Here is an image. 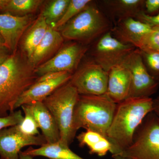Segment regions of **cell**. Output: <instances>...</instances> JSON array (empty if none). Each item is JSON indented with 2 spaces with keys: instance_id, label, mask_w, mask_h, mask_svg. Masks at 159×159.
Segmentation results:
<instances>
[{
  "instance_id": "1",
  "label": "cell",
  "mask_w": 159,
  "mask_h": 159,
  "mask_svg": "<svg viewBox=\"0 0 159 159\" xmlns=\"http://www.w3.org/2000/svg\"><path fill=\"white\" fill-rule=\"evenodd\" d=\"M153 111V99L150 97H130L117 103L107 133L112 155L120 154L131 145L137 128Z\"/></svg>"
},
{
  "instance_id": "2",
  "label": "cell",
  "mask_w": 159,
  "mask_h": 159,
  "mask_svg": "<svg viewBox=\"0 0 159 159\" xmlns=\"http://www.w3.org/2000/svg\"><path fill=\"white\" fill-rule=\"evenodd\" d=\"M38 78L21 51L10 54L0 66V116L14 111L20 97Z\"/></svg>"
},
{
  "instance_id": "3",
  "label": "cell",
  "mask_w": 159,
  "mask_h": 159,
  "mask_svg": "<svg viewBox=\"0 0 159 159\" xmlns=\"http://www.w3.org/2000/svg\"><path fill=\"white\" fill-rule=\"evenodd\" d=\"M116 104L107 94L101 96L79 95L73 116V127L75 133L82 128L107 138Z\"/></svg>"
},
{
  "instance_id": "4",
  "label": "cell",
  "mask_w": 159,
  "mask_h": 159,
  "mask_svg": "<svg viewBox=\"0 0 159 159\" xmlns=\"http://www.w3.org/2000/svg\"><path fill=\"white\" fill-rule=\"evenodd\" d=\"M92 1L61 29L65 39L86 45L111 31L113 25Z\"/></svg>"
},
{
  "instance_id": "5",
  "label": "cell",
  "mask_w": 159,
  "mask_h": 159,
  "mask_svg": "<svg viewBox=\"0 0 159 159\" xmlns=\"http://www.w3.org/2000/svg\"><path fill=\"white\" fill-rule=\"evenodd\" d=\"M79 95L69 81L43 101L57 122L60 133L59 141L69 146L76 134L73 129V116Z\"/></svg>"
},
{
  "instance_id": "6",
  "label": "cell",
  "mask_w": 159,
  "mask_h": 159,
  "mask_svg": "<svg viewBox=\"0 0 159 159\" xmlns=\"http://www.w3.org/2000/svg\"><path fill=\"white\" fill-rule=\"evenodd\" d=\"M133 159H159V118L153 112L137 128L131 145L119 154Z\"/></svg>"
},
{
  "instance_id": "7",
  "label": "cell",
  "mask_w": 159,
  "mask_h": 159,
  "mask_svg": "<svg viewBox=\"0 0 159 159\" xmlns=\"http://www.w3.org/2000/svg\"><path fill=\"white\" fill-rule=\"evenodd\" d=\"M88 49L86 45L76 42L68 44L34 69L35 74L39 77L62 72L73 74Z\"/></svg>"
},
{
  "instance_id": "8",
  "label": "cell",
  "mask_w": 159,
  "mask_h": 159,
  "mask_svg": "<svg viewBox=\"0 0 159 159\" xmlns=\"http://www.w3.org/2000/svg\"><path fill=\"white\" fill-rule=\"evenodd\" d=\"M108 72L93 61L78 68L70 82L80 95L101 96L107 92Z\"/></svg>"
},
{
  "instance_id": "9",
  "label": "cell",
  "mask_w": 159,
  "mask_h": 159,
  "mask_svg": "<svg viewBox=\"0 0 159 159\" xmlns=\"http://www.w3.org/2000/svg\"><path fill=\"white\" fill-rule=\"evenodd\" d=\"M95 42L92 51L93 61L108 72L114 66L124 61L136 48L120 42L112 35L111 31Z\"/></svg>"
},
{
  "instance_id": "10",
  "label": "cell",
  "mask_w": 159,
  "mask_h": 159,
  "mask_svg": "<svg viewBox=\"0 0 159 159\" xmlns=\"http://www.w3.org/2000/svg\"><path fill=\"white\" fill-rule=\"evenodd\" d=\"M131 74L130 97H150L156 93L159 82L152 77L145 67L139 49H136L124 60Z\"/></svg>"
},
{
  "instance_id": "11",
  "label": "cell",
  "mask_w": 159,
  "mask_h": 159,
  "mask_svg": "<svg viewBox=\"0 0 159 159\" xmlns=\"http://www.w3.org/2000/svg\"><path fill=\"white\" fill-rule=\"evenodd\" d=\"M47 143L43 135L30 136L23 133L17 125L0 131V157L19 159L21 149L29 145L42 146Z\"/></svg>"
},
{
  "instance_id": "12",
  "label": "cell",
  "mask_w": 159,
  "mask_h": 159,
  "mask_svg": "<svg viewBox=\"0 0 159 159\" xmlns=\"http://www.w3.org/2000/svg\"><path fill=\"white\" fill-rule=\"evenodd\" d=\"M72 75L67 72H62L39 77L36 82L20 97L15 110L25 104L43 102L60 87L69 82Z\"/></svg>"
},
{
  "instance_id": "13",
  "label": "cell",
  "mask_w": 159,
  "mask_h": 159,
  "mask_svg": "<svg viewBox=\"0 0 159 159\" xmlns=\"http://www.w3.org/2000/svg\"><path fill=\"white\" fill-rule=\"evenodd\" d=\"M34 20L32 14L17 16L0 14V35L11 54L17 51L22 38Z\"/></svg>"
},
{
  "instance_id": "14",
  "label": "cell",
  "mask_w": 159,
  "mask_h": 159,
  "mask_svg": "<svg viewBox=\"0 0 159 159\" xmlns=\"http://www.w3.org/2000/svg\"><path fill=\"white\" fill-rule=\"evenodd\" d=\"M152 27L134 18L119 21L111 29L112 35L120 42L138 48L140 42L151 31Z\"/></svg>"
},
{
  "instance_id": "15",
  "label": "cell",
  "mask_w": 159,
  "mask_h": 159,
  "mask_svg": "<svg viewBox=\"0 0 159 159\" xmlns=\"http://www.w3.org/2000/svg\"><path fill=\"white\" fill-rule=\"evenodd\" d=\"M131 74L124 61L114 66L108 72L107 95L114 102L119 103L129 97Z\"/></svg>"
},
{
  "instance_id": "16",
  "label": "cell",
  "mask_w": 159,
  "mask_h": 159,
  "mask_svg": "<svg viewBox=\"0 0 159 159\" xmlns=\"http://www.w3.org/2000/svg\"><path fill=\"white\" fill-rule=\"evenodd\" d=\"M100 9L114 25L121 20L135 18L139 12L144 11V0H103L99 1Z\"/></svg>"
},
{
  "instance_id": "17",
  "label": "cell",
  "mask_w": 159,
  "mask_h": 159,
  "mask_svg": "<svg viewBox=\"0 0 159 159\" xmlns=\"http://www.w3.org/2000/svg\"><path fill=\"white\" fill-rule=\"evenodd\" d=\"M64 39L59 31L48 26L44 37L28 60L31 66L35 69L47 61L49 57L59 50Z\"/></svg>"
},
{
  "instance_id": "18",
  "label": "cell",
  "mask_w": 159,
  "mask_h": 159,
  "mask_svg": "<svg viewBox=\"0 0 159 159\" xmlns=\"http://www.w3.org/2000/svg\"><path fill=\"white\" fill-rule=\"evenodd\" d=\"M31 112L37 122L39 128L47 143H53L60 140L58 125L53 115L43 102L29 103Z\"/></svg>"
},
{
  "instance_id": "19",
  "label": "cell",
  "mask_w": 159,
  "mask_h": 159,
  "mask_svg": "<svg viewBox=\"0 0 159 159\" xmlns=\"http://www.w3.org/2000/svg\"><path fill=\"white\" fill-rule=\"evenodd\" d=\"M48 27L42 15L40 13L25 32L20 42V51L28 60L44 37Z\"/></svg>"
},
{
  "instance_id": "20",
  "label": "cell",
  "mask_w": 159,
  "mask_h": 159,
  "mask_svg": "<svg viewBox=\"0 0 159 159\" xmlns=\"http://www.w3.org/2000/svg\"><path fill=\"white\" fill-rule=\"evenodd\" d=\"M23 152L33 157L42 156L49 159H84L60 141L55 143H46L38 148L30 147Z\"/></svg>"
},
{
  "instance_id": "21",
  "label": "cell",
  "mask_w": 159,
  "mask_h": 159,
  "mask_svg": "<svg viewBox=\"0 0 159 159\" xmlns=\"http://www.w3.org/2000/svg\"><path fill=\"white\" fill-rule=\"evenodd\" d=\"M77 139L80 147L87 146L91 154L102 157L111 151V145L107 138L96 132L86 130L79 134Z\"/></svg>"
},
{
  "instance_id": "22",
  "label": "cell",
  "mask_w": 159,
  "mask_h": 159,
  "mask_svg": "<svg viewBox=\"0 0 159 159\" xmlns=\"http://www.w3.org/2000/svg\"><path fill=\"white\" fill-rule=\"evenodd\" d=\"M43 0H0V14L24 16L32 14L42 5Z\"/></svg>"
},
{
  "instance_id": "23",
  "label": "cell",
  "mask_w": 159,
  "mask_h": 159,
  "mask_svg": "<svg viewBox=\"0 0 159 159\" xmlns=\"http://www.w3.org/2000/svg\"><path fill=\"white\" fill-rule=\"evenodd\" d=\"M70 2V0H52L46 3L40 13L48 25L54 27L62 17Z\"/></svg>"
},
{
  "instance_id": "24",
  "label": "cell",
  "mask_w": 159,
  "mask_h": 159,
  "mask_svg": "<svg viewBox=\"0 0 159 159\" xmlns=\"http://www.w3.org/2000/svg\"><path fill=\"white\" fill-rule=\"evenodd\" d=\"M92 2L91 0H70L64 14L53 27V29L59 31L67 23L85 9Z\"/></svg>"
},
{
  "instance_id": "25",
  "label": "cell",
  "mask_w": 159,
  "mask_h": 159,
  "mask_svg": "<svg viewBox=\"0 0 159 159\" xmlns=\"http://www.w3.org/2000/svg\"><path fill=\"white\" fill-rule=\"evenodd\" d=\"M25 113L22 122L17 125L21 131L25 134L30 136H37L40 134L39 126L31 112L29 104H25L21 107Z\"/></svg>"
},
{
  "instance_id": "26",
  "label": "cell",
  "mask_w": 159,
  "mask_h": 159,
  "mask_svg": "<svg viewBox=\"0 0 159 159\" xmlns=\"http://www.w3.org/2000/svg\"><path fill=\"white\" fill-rule=\"evenodd\" d=\"M137 49L147 53H159V26L152 28L142 39Z\"/></svg>"
},
{
  "instance_id": "27",
  "label": "cell",
  "mask_w": 159,
  "mask_h": 159,
  "mask_svg": "<svg viewBox=\"0 0 159 159\" xmlns=\"http://www.w3.org/2000/svg\"><path fill=\"white\" fill-rule=\"evenodd\" d=\"M140 51L145 67L154 79L159 82V53Z\"/></svg>"
},
{
  "instance_id": "28",
  "label": "cell",
  "mask_w": 159,
  "mask_h": 159,
  "mask_svg": "<svg viewBox=\"0 0 159 159\" xmlns=\"http://www.w3.org/2000/svg\"><path fill=\"white\" fill-rule=\"evenodd\" d=\"M22 112L21 110L14 111L5 116H0V131L19 125L24 119Z\"/></svg>"
},
{
  "instance_id": "29",
  "label": "cell",
  "mask_w": 159,
  "mask_h": 159,
  "mask_svg": "<svg viewBox=\"0 0 159 159\" xmlns=\"http://www.w3.org/2000/svg\"><path fill=\"white\" fill-rule=\"evenodd\" d=\"M135 19L147 24L152 28L159 26V12L151 16L146 14L144 10L139 12Z\"/></svg>"
},
{
  "instance_id": "30",
  "label": "cell",
  "mask_w": 159,
  "mask_h": 159,
  "mask_svg": "<svg viewBox=\"0 0 159 159\" xmlns=\"http://www.w3.org/2000/svg\"><path fill=\"white\" fill-rule=\"evenodd\" d=\"M145 12L149 15L157 13L159 11V0H146L144 3Z\"/></svg>"
},
{
  "instance_id": "31",
  "label": "cell",
  "mask_w": 159,
  "mask_h": 159,
  "mask_svg": "<svg viewBox=\"0 0 159 159\" xmlns=\"http://www.w3.org/2000/svg\"><path fill=\"white\" fill-rule=\"evenodd\" d=\"M11 54L6 48L0 49V66L8 59Z\"/></svg>"
},
{
  "instance_id": "32",
  "label": "cell",
  "mask_w": 159,
  "mask_h": 159,
  "mask_svg": "<svg viewBox=\"0 0 159 159\" xmlns=\"http://www.w3.org/2000/svg\"><path fill=\"white\" fill-rule=\"evenodd\" d=\"M153 112L159 118V96L156 99H153Z\"/></svg>"
},
{
  "instance_id": "33",
  "label": "cell",
  "mask_w": 159,
  "mask_h": 159,
  "mask_svg": "<svg viewBox=\"0 0 159 159\" xmlns=\"http://www.w3.org/2000/svg\"><path fill=\"white\" fill-rule=\"evenodd\" d=\"M19 159H33V157L28 155H26L21 151L19 153Z\"/></svg>"
},
{
  "instance_id": "34",
  "label": "cell",
  "mask_w": 159,
  "mask_h": 159,
  "mask_svg": "<svg viewBox=\"0 0 159 159\" xmlns=\"http://www.w3.org/2000/svg\"><path fill=\"white\" fill-rule=\"evenodd\" d=\"M112 157L114 159H133L129 158L126 157H122V156L119 155H112Z\"/></svg>"
},
{
  "instance_id": "35",
  "label": "cell",
  "mask_w": 159,
  "mask_h": 159,
  "mask_svg": "<svg viewBox=\"0 0 159 159\" xmlns=\"http://www.w3.org/2000/svg\"><path fill=\"white\" fill-rule=\"evenodd\" d=\"M3 48H6V47L5 46V44H4V42L3 38L1 36V35H0V49Z\"/></svg>"
},
{
  "instance_id": "36",
  "label": "cell",
  "mask_w": 159,
  "mask_h": 159,
  "mask_svg": "<svg viewBox=\"0 0 159 159\" xmlns=\"http://www.w3.org/2000/svg\"><path fill=\"white\" fill-rule=\"evenodd\" d=\"M0 159H5L0 158Z\"/></svg>"
}]
</instances>
